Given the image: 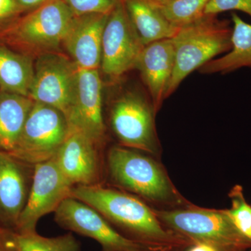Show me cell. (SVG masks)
Returning a JSON list of instances; mask_svg holds the SVG:
<instances>
[{
  "label": "cell",
  "mask_w": 251,
  "mask_h": 251,
  "mask_svg": "<svg viewBox=\"0 0 251 251\" xmlns=\"http://www.w3.org/2000/svg\"><path fill=\"white\" fill-rule=\"evenodd\" d=\"M109 14L75 16L63 42V51L79 69H99L102 39Z\"/></svg>",
  "instance_id": "15"
},
{
  "label": "cell",
  "mask_w": 251,
  "mask_h": 251,
  "mask_svg": "<svg viewBox=\"0 0 251 251\" xmlns=\"http://www.w3.org/2000/svg\"><path fill=\"white\" fill-rule=\"evenodd\" d=\"M75 16L110 14L122 0H62Z\"/></svg>",
  "instance_id": "24"
},
{
  "label": "cell",
  "mask_w": 251,
  "mask_h": 251,
  "mask_svg": "<svg viewBox=\"0 0 251 251\" xmlns=\"http://www.w3.org/2000/svg\"><path fill=\"white\" fill-rule=\"evenodd\" d=\"M34 59L0 41V90L29 97Z\"/></svg>",
  "instance_id": "19"
},
{
  "label": "cell",
  "mask_w": 251,
  "mask_h": 251,
  "mask_svg": "<svg viewBox=\"0 0 251 251\" xmlns=\"http://www.w3.org/2000/svg\"><path fill=\"white\" fill-rule=\"evenodd\" d=\"M12 229L0 225V251H16L13 241Z\"/></svg>",
  "instance_id": "27"
},
{
  "label": "cell",
  "mask_w": 251,
  "mask_h": 251,
  "mask_svg": "<svg viewBox=\"0 0 251 251\" xmlns=\"http://www.w3.org/2000/svg\"><path fill=\"white\" fill-rule=\"evenodd\" d=\"M232 32L229 21L209 15L179 27L172 38L175 67L165 98L174 93L191 73L199 70L216 56L229 52L232 47Z\"/></svg>",
  "instance_id": "3"
},
{
  "label": "cell",
  "mask_w": 251,
  "mask_h": 251,
  "mask_svg": "<svg viewBox=\"0 0 251 251\" xmlns=\"http://www.w3.org/2000/svg\"><path fill=\"white\" fill-rule=\"evenodd\" d=\"M16 251H80V243L72 232L54 237H43L36 231L13 232Z\"/></svg>",
  "instance_id": "21"
},
{
  "label": "cell",
  "mask_w": 251,
  "mask_h": 251,
  "mask_svg": "<svg viewBox=\"0 0 251 251\" xmlns=\"http://www.w3.org/2000/svg\"><path fill=\"white\" fill-rule=\"evenodd\" d=\"M152 209L165 227L193 243H205L219 251L251 249V239L237 228L227 209H206L192 203L175 209Z\"/></svg>",
  "instance_id": "4"
},
{
  "label": "cell",
  "mask_w": 251,
  "mask_h": 251,
  "mask_svg": "<svg viewBox=\"0 0 251 251\" xmlns=\"http://www.w3.org/2000/svg\"><path fill=\"white\" fill-rule=\"evenodd\" d=\"M134 195L156 209L191 204L173 184L159 158L121 145L109 148L105 156V181Z\"/></svg>",
  "instance_id": "2"
},
{
  "label": "cell",
  "mask_w": 251,
  "mask_h": 251,
  "mask_svg": "<svg viewBox=\"0 0 251 251\" xmlns=\"http://www.w3.org/2000/svg\"><path fill=\"white\" fill-rule=\"evenodd\" d=\"M77 73L78 67L64 52L41 54L34 59L29 98L67 115L75 95Z\"/></svg>",
  "instance_id": "9"
},
{
  "label": "cell",
  "mask_w": 251,
  "mask_h": 251,
  "mask_svg": "<svg viewBox=\"0 0 251 251\" xmlns=\"http://www.w3.org/2000/svg\"><path fill=\"white\" fill-rule=\"evenodd\" d=\"M211 0H169L160 9L163 16L174 27H183L204 16Z\"/></svg>",
  "instance_id": "22"
},
{
  "label": "cell",
  "mask_w": 251,
  "mask_h": 251,
  "mask_svg": "<svg viewBox=\"0 0 251 251\" xmlns=\"http://www.w3.org/2000/svg\"><path fill=\"white\" fill-rule=\"evenodd\" d=\"M143 48L122 0L109 14L104 28L99 70L109 80H118L135 69Z\"/></svg>",
  "instance_id": "10"
},
{
  "label": "cell",
  "mask_w": 251,
  "mask_h": 251,
  "mask_svg": "<svg viewBox=\"0 0 251 251\" xmlns=\"http://www.w3.org/2000/svg\"><path fill=\"white\" fill-rule=\"evenodd\" d=\"M54 221L62 228L94 239L100 244L101 251H173L125 237L98 211L72 197L60 204L54 212Z\"/></svg>",
  "instance_id": "8"
},
{
  "label": "cell",
  "mask_w": 251,
  "mask_h": 251,
  "mask_svg": "<svg viewBox=\"0 0 251 251\" xmlns=\"http://www.w3.org/2000/svg\"></svg>",
  "instance_id": "31"
},
{
  "label": "cell",
  "mask_w": 251,
  "mask_h": 251,
  "mask_svg": "<svg viewBox=\"0 0 251 251\" xmlns=\"http://www.w3.org/2000/svg\"><path fill=\"white\" fill-rule=\"evenodd\" d=\"M75 16L62 0H49L23 15L0 35V41L34 59L49 52H64L63 42Z\"/></svg>",
  "instance_id": "5"
},
{
  "label": "cell",
  "mask_w": 251,
  "mask_h": 251,
  "mask_svg": "<svg viewBox=\"0 0 251 251\" xmlns=\"http://www.w3.org/2000/svg\"><path fill=\"white\" fill-rule=\"evenodd\" d=\"M229 11H242L251 18V0H211L204 15L217 16Z\"/></svg>",
  "instance_id": "25"
},
{
  "label": "cell",
  "mask_w": 251,
  "mask_h": 251,
  "mask_svg": "<svg viewBox=\"0 0 251 251\" xmlns=\"http://www.w3.org/2000/svg\"><path fill=\"white\" fill-rule=\"evenodd\" d=\"M153 2H154L155 4L158 5V6H161L165 3H166L167 1H169V0H151Z\"/></svg>",
  "instance_id": "30"
},
{
  "label": "cell",
  "mask_w": 251,
  "mask_h": 251,
  "mask_svg": "<svg viewBox=\"0 0 251 251\" xmlns=\"http://www.w3.org/2000/svg\"><path fill=\"white\" fill-rule=\"evenodd\" d=\"M49 0H15L23 14L37 9Z\"/></svg>",
  "instance_id": "28"
},
{
  "label": "cell",
  "mask_w": 251,
  "mask_h": 251,
  "mask_svg": "<svg viewBox=\"0 0 251 251\" xmlns=\"http://www.w3.org/2000/svg\"><path fill=\"white\" fill-rule=\"evenodd\" d=\"M174 44L171 39L155 41L144 46L135 69L140 72L148 87L156 112L161 109L175 67Z\"/></svg>",
  "instance_id": "16"
},
{
  "label": "cell",
  "mask_w": 251,
  "mask_h": 251,
  "mask_svg": "<svg viewBox=\"0 0 251 251\" xmlns=\"http://www.w3.org/2000/svg\"><path fill=\"white\" fill-rule=\"evenodd\" d=\"M34 100L20 94L0 90V150H14Z\"/></svg>",
  "instance_id": "20"
},
{
  "label": "cell",
  "mask_w": 251,
  "mask_h": 251,
  "mask_svg": "<svg viewBox=\"0 0 251 251\" xmlns=\"http://www.w3.org/2000/svg\"><path fill=\"white\" fill-rule=\"evenodd\" d=\"M102 90L99 69L78 68L75 95L66 117L69 130H78L103 148L107 134Z\"/></svg>",
  "instance_id": "12"
},
{
  "label": "cell",
  "mask_w": 251,
  "mask_h": 251,
  "mask_svg": "<svg viewBox=\"0 0 251 251\" xmlns=\"http://www.w3.org/2000/svg\"><path fill=\"white\" fill-rule=\"evenodd\" d=\"M73 187L54 157L35 165L29 197L14 231H36V225L43 216L55 212L64 201L71 197Z\"/></svg>",
  "instance_id": "11"
},
{
  "label": "cell",
  "mask_w": 251,
  "mask_h": 251,
  "mask_svg": "<svg viewBox=\"0 0 251 251\" xmlns=\"http://www.w3.org/2000/svg\"><path fill=\"white\" fill-rule=\"evenodd\" d=\"M67 117L58 109L34 101L14 150L9 152L35 166L53 158L69 134Z\"/></svg>",
  "instance_id": "7"
},
{
  "label": "cell",
  "mask_w": 251,
  "mask_h": 251,
  "mask_svg": "<svg viewBox=\"0 0 251 251\" xmlns=\"http://www.w3.org/2000/svg\"><path fill=\"white\" fill-rule=\"evenodd\" d=\"M101 147L78 130L69 134L54 156L59 170L73 186H94L105 181V156Z\"/></svg>",
  "instance_id": "13"
},
{
  "label": "cell",
  "mask_w": 251,
  "mask_h": 251,
  "mask_svg": "<svg viewBox=\"0 0 251 251\" xmlns=\"http://www.w3.org/2000/svg\"><path fill=\"white\" fill-rule=\"evenodd\" d=\"M232 47L229 52L200 68L204 74H229L242 68H251V24L232 13Z\"/></svg>",
  "instance_id": "18"
},
{
  "label": "cell",
  "mask_w": 251,
  "mask_h": 251,
  "mask_svg": "<svg viewBox=\"0 0 251 251\" xmlns=\"http://www.w3.org/2000/svg\"><path fill=\"white\" fill-rule=\"evenodd\" d=\"M34 166L0 150V225L15 230L27 203Z\"/></svg>",
  "instance_id": "14"
},
{
  "label": "cell",
  "mask_w": 251,
  "mask_h": 251,
  "mask_svg": "<svg viewBox=\"0 0 251 251\" xmlns=\"http://www.w3.org/2000/svg\"><path fill=\"white\" fill-rule=\"evenodd\" d=\"M228 196L232 201V207L227 209L229 215L237 228L251 239V205L244 197L242 186L235 185Z\"/></svg>",
  "instance_id": "23"
},
{
  "label": "cell",
  "mask_w": 251,
  "mask_h": 251,
  "mask_svg": "<svg viewBox=\"0 0 251 251\" xmlns=\"http://www.w3.org/2000/svg\"><path fill=\"white\" fill-rule=\"evenodd\" d=\"M184 251H219L215 247L205 244V243L196 242L188 247Z\"/></svg>",
  "instance_id": "29"
},
{
  "label": "cell",
  "mask_w": 251,
  "mask_h": 251,
  "mask_svg": "<svg viewBox=\"0 0 251 251\" xmlns=\"http://www.w3.org/2000/svg\"><path fill=\"white\" fill-rule=\"evenodd\" d=\"M23 15L15 0H0V35L14 25Z\"/></svg>",
  "instance_id": "26"
},
{
  "label": "cell",
  "mask_w": 251,
  "mask_h": 251,
  "mask_svg": "<svg viewBox=\"0 0 251 251\" xmlns=\"http://www.w3.org/2000/svg\"><path fill=\"white\" fill-rule=\"evenodd\" d=\"M153 104L135 91H126L114 99L109 109V125L119 145L161 158Z\"/></svg>",
  "instance_id": "6"
},
{
  "label": "cell",
  "mask_w": 251,
  "mask_h": 251,
  "mask_svg": "<svg viewBox=\"0 0 251 251\" xmlns=\"http://www.w3.org/2000/svg\"><path fill=\"white\" fill-rule=\"evenodd\" d=\"M126 11L144 46L171 39L178 30L151 0H123Z\"/></svg>",
  "instance_id": "17"
},
{
  "label": "cell",
  "mask_w": 251,
  "mask_h": 251,
  "mask_svg": "<svg viewBox=\"0 0 251 251\" xmlns=\"http://www.w3.org/2000/svg\"><path fill=\"white\" fill-rule=\"evenodd\" d=\"M71 197L98 211L117 231L132 240L151 247L184 251L192 241L165 227L143 200L106 184L76 186Z\"/></svg>",
  "instance_id": "1"
}]
</instances>
